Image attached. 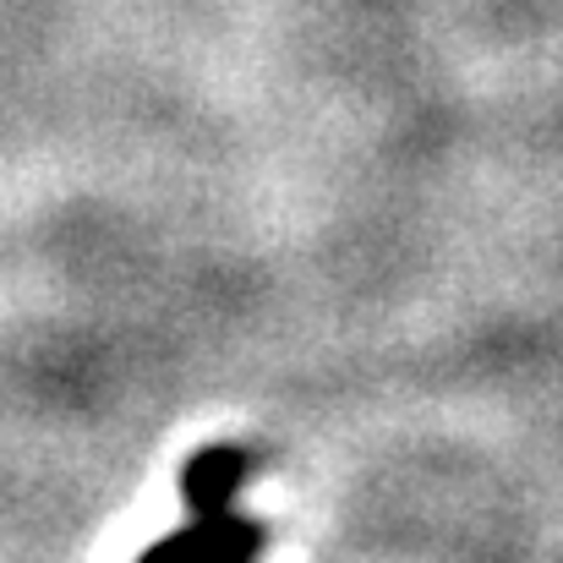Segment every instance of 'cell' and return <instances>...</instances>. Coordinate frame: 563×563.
<instances>
[{
	"label": "cell",
	"instance_id": "cell-1",
	"mask_svg": "<svg viewBox=\"0 0 563 563\" xmlns=\"http://www.w3.org/2000/svg\"><path fill=\"white\" fill-rule=\"evenodd\" d=\"M263 548V531L252 520H241L235 509H213L197 515L187 531L165 537L159 548H148L137 563H252Z\"/></svg>",
	"mask_w": 563,
	"mask_h": 563
},
{
	"label": "cell",
	"instance_id": "cell-2",
	"mask_svg": "<svg viewBox=\"0 0 563 563\" xmlns=\"http://www.w3.org/2000/svg\"><path fill=\"white\" fill-rule=\"evenodd\" d=\"M241 482H246V454H235V449H208V454H197L187 465L181 493H187L191 515H213V509H230V504H235Z\"/></svg>",
	"mask_w": 563,
	"mask_h": 563
}]
</instances>
